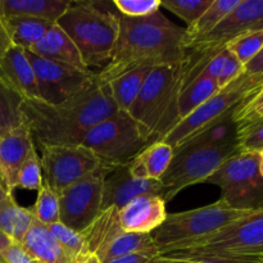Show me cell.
Masks as SVG:
<instances>
[{"instance_id": "4316f807", "label": "cell", "mask_w": 263, "mask_h": 263, "mask_svg": "<svg viewBox=\"0 0 263 263\" xmlns=\"http://www.w3.org/2000/svg\"><path fill=\"white\" fill-rule=\"evenodd\" d=\"M33 221L35 217L31 208L21 207L13 195L0 204V230L14 243L23 240Z\"/></svg>"}, {"instance_id": "f907efd6", "label": "cell", "mask_w": 263, "mask_h": 263, "mask_svg": "<svg viewBox=\"0 0 263 263\" xmlns=\"http://www.w3.org/2000/svg\"><path fill=\"white\" fill-rule=\"evenodd\" d=\"M185 263H192V262H185Z\"/></svg>"}, {"instance_id": "f6af8a7d", "label": "cell", "mask_w": 263, "mask_h": 263, "mask_svg": "<svg viewBox=\"0 0 263 263\" xmlns=\"http://www.w3.org/2000/svg\"><path fill=\"white\" fill-rule=\"evenodd\" d=\"M13 243H14V241H13L7 234H4L2 230H0V253L4 252L7 248H9Z\"/></svg>"}, {"instance_id": "1f68e13d", "label": "cell", "mask_w": 263, "mask_h": 263, "mask_svg": "<svg viewBox=\"0 0 263 263\" xmlns=\"http://www.w3.org/2000/svg\"><path fill=\"white\" fill-rule=\"evenodd\" d=\"M35 220L43 225L49 226L59 222V197L44 182L37 190V197L33 207L31 208Z\"/></svg>"}, {"instance_id": "5bb4252c", "label": "cell", "mask_w": 263, "mask_h": 263, "mask_svg": "<svg viewBox=\"0 0 263 263\" xmlns=\"http://www.w3.org/2000/svg\"><path fill=\"white\" fill-rule=\"evenodd\" d=\"M27 57L32 64L37 85L39 99L48 104H58L86 87L97 73L76 67L40 58L31 51Z\"/></svg>"}, {"instance_id": "74e56055", "label": "cell", "mask_w": 263, "mask_h": 263, "mask_svg": "<svg viewBox=\"0 0 263 263\" xmlns=\"http://www.w3.org/2000/svg\"><path fill=\"white\" fill-rule=\"evenodd\" d=\"M239 152L259 153L263 151V118L238 127Z\"/></svg>"}, {"instance_id": "8fae6325", "label": "cell", "mask_w": 263, "mask_h": 263, "mask_svg": "<svg viewBox=\"0 0 263 263\" xmlns=\"http://www.w3.org/2000/svg\"><path fill=\"white\" fill-rule=\"evenodd\" d=\"M253 91L251 79L247 73L234 80L228 86L220 89L217 94L203 103L199 108L190 113L187 117L177 122L161 141L172 146L174 152L181 148L185 143L197 136L210 126L222 118L233 115L234 109L249 97Z\"/></svg>"}, {"instance_id": "30bf717a", "label": "cell", "mask_w": 263, "mask_h": 263, "mask_svg": "<svg viewBox=\"0 0 263 263\" xmlns=\"http://www.w3.org/2000/svg\"><path fill=\"white\" fill-rule=\"evenodd\" d=\"M236 153H239L238 144L185 148L174 153L168 168L161 177L163 200L168 202L186 187L205 182L226 159Z\"/></svg>"}, {"instance_id": "ac0fdd59", "label": "cell", "mask_w": 263, "mask_h": 263, "mask_svg": "<svg viewBox=\"0 0 263 263\" xmlns=\"http://www.w3.org/2000/svg\"><path fill=\"white\" fill-rule=\"evenodd\" d=\"M0 76L23 99H39L37 85L27 50L12 45L0 57Z\"/></svg>"}, {"instance_id": "ee69618b", "label": "cell", "mask_w": 263, "mask_h": 263, "mask_svg": "<svg viewBox=\"0 0 263 263\" xmlns=\"http://www.w3.org/2000/svg\"><path fill=\"white\" fill-rule=\"evenodd\" d=\"M69 263H102V261H100L97 254L84 252V253H80L76 257H73Z\"/></svg>"}, {"instance_id": "9a60e30c", "label": "cell", "mask_w": 263, "mask_h": 263, "mask_svg": "<svg viewBox=\"0 0 263 263\" xmlns=\"http://www.w3.org/2000/svg\"><path fill=\"white\" fill-rule=\"evenodd\" d=\"M163 194L161 180H145L133 176L127 166L116 167L105 177L103 186L102 211L108 208H122L135 198L141 195Z\"/></svg>"}, {"instance_id": "f35d334b", "label": "cell", "mask_w": 263, "mask_h": 263, "mask_svg": "<svg viewBox=\"0 0 263 263\" xmlns=\"http://www.w3.org/2000/svg\"><path fill=\"white\" fill-rule=\"evenodd\" d=\"M112 4L121 15L130 18L146 17L161 9V0H115Z\"/></svg>"}, {"instance_id": "836d02e7", "label": "cell", "mask_w": 263, "mask_h": 263, "mask_svg": "<svg viewBox=\"0 0 263 263\" xmlns=\"http://www.w3.org/2000/svg\"><path fill=\"white\" fill-rule=\"evenodd\" d=\"M226 48L246 66L263 49V30L246 33L229 43Z\"/></svg>"}, {"instance_id": "8992f818", "label": "cell", "mask_w": 263, "mask_h": 263, "mask_svg": "<svg viewBox=\"0 0 263 263\" xmlns=\"http://www.w3.org/2000/svg\"><path fill=\"white\" fill-rule=\"evenodd\" d=\"M145 128L130 113L116 110L85 135L82 145L109 168L127 166L145 146L152 144Z\"/></svg>"}, {"instance_id": "d4e9b609", "label": "cell", "mask_w": 263, "mask_h": 263, "mask_svg": "<svg viewBox=\"0 0 263 263\" xmlns=\"http://www.w3.org/2000/svg\"><path fill=\"white\" fill-rule=\"evenodd\" d=\"M218 91H220V86L216 80H213L203 71L193 77L189 82H186L179 95V100H177L179 121L187 117L190 113L194 112L197 108H199L203 103L207 102Z\"/></svg>"}, {"instance_id": "d6a6232c", "label": "cell", "mask_w": 263, "mask_h": 263, "mask_svg": "<svg viewBox=\"0 0 263 263\" xmlns=\"http://www.w3.org/2000/svg\"><path fill=\"white\" fill-rule=\"evenodd\" d=\"M212 3L213 0H162L161 8L184 20L189 27L202 17Z\"/></svg>"}, {"instance_id": "9c48e42d", "label": "cell", "mask_w": 263, "mask_h": 263, "mask_svg": "<svg viewBox=\"0 0 263 263\" xmlns=\"http://www.w3.org/2000/svg\"><path fill=\"white\" fill-rule=\"evenodd\" d=\"M205 182L220 187V199L235 210H263V177L258 153L234 154Z\"/></svg>"}, {"instance_id": "7dc6e473", "label": "cell", "mask_w": 263, "mask_h": 263, "mask_svg": "<svg viewBox=\"0 0 263 263\" xmlns=\"http://www.w3.org/2000/svg\"><path fill=\"white\" fill-rule=\"evenodd\" d=\"M253 259L256 262H258V263H263V249H262V251H259L258 253L254 254Z\"/></svg>"}, {"instance_id": "b9f144b4", "label": "cell", "mask_w": 263, "mask_h": 263, "mask_svg": "<svg viewBox=\"0 0 263 263\" xmlns=\"http://www.w3.org/2000/svg\"><path fill=\"white\" fill-rule=\"evenodd\" d=\"M263 72V49L249 62L248 64L244 66V73L253 74V73H262Z\"/></svg>"}, {"instance_id": "d6986e66", "label": "cell", "mask_w": 263, "mask_h": 263, "mask_svg": "<svg viewBox=\"0 0 263 263\" xmlns=\"http://www.w3.org/2000/svg\"><path fill=\"white\" fill-rule=\"evenodd\" d=\"M27 51H31L40 58L68 64L82 71H91L85 64L77 46L69 39V36L59 27L58 23H53L43 36V39Z\"/></svg>"}, {"instance_id": "816d5d0a", "label": "cell", "mask_w": 263, "mask_h": 263, "mask_svg": "<svg viewBox=\"0 0 263 263\" xmlns=\"http://www.w3.org/2000/svg\"><path fill=\"white\" fill-rule=\"evenodd\" d=\"M0 180H2V177H0ZM2 182H3V180H2Z\"/></svg>"}, {"instance_id": "f546056e", "label": "cell", "mask_w": 263, "mask_h": 263, "mask_svg": "<svg viewBox=\"0 0 263 263\" xmlns=\"http://www.w3.org/2000/svg\"><path fill=\"white\" fill-rule=\"evenodd\" d=\"M203 72L216 80L222 89L244 73V66L228 48H223L208 59Z\"/></svg>"}, {"instance_id": "e575fe53", "label": "cell", "mask_w": 263, "mask_h": 263, "mask_svg": "<svg viewBox=\"0 0 263 263\" xmlns=\"http://www.w3.org/2000/svg\"><path fill=\"white\" fill-rule=\"evenodd\" d=\"M44 185L43 168L37 148H33L28 154L27 159L22 164L18 174L17 187L26 190H39Z\"/></svg>"}, {"instance_id": "7a4b0ae2", "label": "cell", "mask_w": 263, "mask_h": 263, "mask_svg": "<svg viewBox=\"0 0 263 263\" xmlns=\"http://www.w3.org/2000/svg\"><path fill=\"white\" fill-rule=\"evenodd\" d=\"M118 37L109 63L98 72L108 85L116 77L138 67H158L181 63L186 57L185 28L170 21L161 10L141 18L118 13Z\"/></svg>"}, {"instance_id": "3957f363", "label": "cell", "mask_w": 263, "mask_h": 263, "mask_svg": "<svg viewBox=\"0 0 263 263\" xmlns=\"http://www.w3.org/2000/svg\"><path fill=\"white\" fill-rule=\"evenodd\" d=\"M263 249V210L253 211L217 233L159 254L184 262L258 263L254 254Z\"/></svg>"}, {"instance_id": "5b68a950", "label": "cell", "mask_w": 263, "mask_h": 263, "mask_svg": "<svg viewBox=\"0 0 263 263\" xmlns=\"http://www.w3.org/2000/svg\"><path fill=\"white\" fill-rule=\"evenodd\" d=\"M184 61L154 67L128 112L145 128L152 141L161 140L179 121L177 100L187 80Z\"/></svg>"}, {"instance_id": "8d00e7d4", "label": "cell", "mask_w": 263, "mask_h": 263, "mask_svg": "<svg viewBox=\"0 0 263 263\" xmlns=\"http://www.w3.org/2000/svg\"><path fill=\"white\" fill-rule=\"evenodd\" d=\"M46 228L49 229V231L53 234L54 238L58 240V243L63 247L64 251H66L72 258L76 257L77 254L84 253L85 252V241L81 233H77V231L67 228L66 225H63V223L61 222V221L53 223V225L46 226Z\"/></svg>"}, {"instance_id": "ab89813d", "label": "cell", "mask_w": 263, "mask_h": 263, "mask_svg": "<svg viewBox=\"0 0 263 263\" xmlns=\"http://www.w3.org/2000/svg\"><path fill=\"white\" fill-rule=\"evenodd\" d=\"M0 263H39L21 246L20 243H13L9 248L0 253Z\"/></svg>"}, {"instance_id": "ba28073f", "label": "cell", "mask_w": 263, "mask_h": 263, "mask_svg": "<svg viewBox=\"0 0 263 263\" xmlns=\"http://www.w3.org/2000/svg\"><path fill=\"white\" fill-rule=\"evenodd\" d=\"M263 30V0H240L238 7L229 13L210 33L195 41L187 49V80L203 71L208 59L235 39Z\"/></svg>"}, {"instance_id": "f1b7e54d", "label": "cell", "mask_w": 263, "mask_h": 263, "mask_svg": "<svg viewBox=\"0 0 263 263\" xmlns=\"http://www.w3.org/2000/svg\"><path fill=\"white\" fill-rule=\"evenodd\" d=\"M229 144H238V126L234 122L233 115L222 118L216 122L215 125L210 126L202 133L198 134L187 143H185L181 148L176 152L185 148H199V146H222ZM174 152V153H176Z\"/></svg>"}, {"instance_id": "60d3db41", "label": "cell", "mask_w": 263, "mask_h": 263, "mask_svg": "<svg viewBox=\"0 0 263 263\" xmlns=\"http://www.w3.org/2000/svg\"><path fill=\"white\" fill-rule=\"evenodd\" d=\"M158 256V248H152L145 249V251L135 252V253L125 254V256L121 257H116V258L108 259V261H104L102 263H149Z\"/></svg>"}, {"instance_id": "6da1fadb", "label": "cell", "mask_w": 263, "mask_h": 263, "mask_svg": "<svg viewBox=\"0 0 263 263\" xmlns=\"http://www.w3.org/2000/svg\"><path fill=\"white\" fill-rule=\"evenodd\" d=\"M117 110L108 85L95 79L64 102L23 99L21 115L36 146L80 145L85 135Z\"/></svg>"}, {"instance_id": "cb8c5ba5", "label": "cell", "mask_w": 263, "mask_h": 263, "mask_svg": "<svg viewBox=\"0 0 263 263\" xmlns=\"http://www.w3.org/2000/svg\"><path fill=\"white\" fill-rule=\"evenodd\" d=\"M0 20L4 23V27L13 45L20 46L25 50H30L36 43H39L54 23L50 21L23 17V15L5 17Z\"/></svg>"}, {"instance_id": "7c38bea8", "label": "cell", "mask_w": 263, "mask_h": 263, "mask_svg": "<svg viewBox=\"0 0 263 263\" xmlns=\"http://www.w3.org/2000/svg\"><path fill=\"white\" fill-rule=\"evenodd\" d=\"M40 152L44 182L58 195L103 166L97 156L82 144L43 146Z\"/></svg>"}, {"instance_id": "277c9868", "label": "cell", "mask_w": 263, "mask_h": 263, "mask_svg": "<svg viewBox=\"0 0 263 263\" xmlns=\"http://www.w3.org/2000/svg\"><path fill=\"white\" fill-rule=\"evenodd\" d=\"M110 7L107 2H72L57 21L89 69L104 68L112 58L120 25L118 12Z\"/></svg>"}, {"instance_id": "bcb514c9", "label": "cell", "mask_w": 263, "mask_h": 263, "mask_svg": "<svg viewBox=\"0 0 263 263\" xmlns=\"http://www.w3.org/2000/svg\"><path fill=\"white\" fill-rule=\"evenodd\" d=\"M12 193L8 192V189L5 187V185L3 184L2 180H0V204H2L3 202H5V200L8 199V198L12 197Z\"/></svg>"}, {"instance_id": "44dd1931", "label": "cell", "mask_w": 263, "mask_h": 263, "mask_svg": "<svg viewBox=\"0 0 263 263\" xmlns=\"http://www.w3.org/2000/svg\"><path fill=\"white\" fill-rule=\"evenodd\" d=\"M118 220V208L112 207L100 212L94 222L82 231L85 241V252L103 256L108 247L123 233Z\"/></svg>"}, {"instance_id": "52a82bcc", "label": "cell", "mask_w": 263, "mask_h": 263, "mask_svg": "<svg viewBox=\"0 0 263 263\" xmlns=\"http://www.w3.org/2000/svg\"><path fill=\"white\" fill-rule=\"evenodd\" d=\"M253 211L235 210L218 199L212 204L167 215L164 222L152 233L159 254L182 244L205 238Z\"/></svg>"}, {"instance_id": "ffe728a7", "label": "cell", "mask_w": 263, "mask_h": 263, "mask_svg": "<svg viewBox=\"0 0 263 263\" xmlns=\"http://www.w3.org/2000/svg\"><path fill=\"white\" fill-rule=\"evenodd\" d=\"M20 244L39 263H69L72 259L49 229L37 220L33 221Z\"/></svg>"}, {"instance_id": "4dcf8cb0", "label": "cell", "mask_w": 263, "mask_h": 263, "mask_svg": "<svg viewBox=\"0 0 263 263\" xmlns=\"http://www.w3.org/2000/svg\"><path fill=\"white\" fill-rule=\"evenodd\" d=\"M23 98L0 76V135L22 125L21 105Z\"/></svg>"}, {"instance_id": "7402d4cb", "label": "cell", "mask_w": 263, "mask_h": 263, "mask_svg": "<svg viewBox=\"0 0 263 263\" xmlns=\"http://www.w3.org/2000/svg\"><path fill=\"white\" fill-rule=\"evenodd\" d=\"M174 158V149L164 141H153L128 164L131 175L138 179L161 180Z\"/></svg>"}, {"instance_id": "d590c367", "label": "cell", "mask_w": 263, "mask_h": 263, "mask_svg": "<svg viewBox=\"0 0 263 263\" xmlns=\"http://www.w3.org/2000/svg\"><path fill=\"white\" fill-rule=\"evenodd\" d=\"M263 118V89L243 100L233 112V120L238 127L249 125Z\"/></svg>"}, {"instance_id": "c3c4849f", "label": "cell", "mask_w": 263, "mask_h": 263, "mask_svg": "<svg viewBox=\"0 0 263 263\" xmlns=\"http://www.w3.org/2000/svg\"><path fill=\"white\" fill-rule=\"evenodd\" d=\"M258 156H259V172H261V175L263 177V151L259 152Z\"/></svg>"}, {"instance_id": "681fc988", "label": "cell", "mask_w": 263, "mask_h": 263, "mask_svg": "<svg viewBox=\"0 0 263 263\" xmlns=\"http://www.w3.org/2000/svg\"><path fill=\"white\" fill-rule=\"evenodd\" d=\"M192 263H225V262H212V261H199V262H192Z\"/></svg>"}, {"instance_id": "83f0119b", "label": "cell", "mask_w": 263, "mask_h": 263, "mask_svg": "<svg viewBox=\"0 0 263 263\" xmlns=\"http://www.w3.org/2000/svg\"><path fill=\"white\" fill-rule=\"evenodd\" d=\"M239 3L240 0H213L210 8L202 14V17L192 26L185 28L184 44L186 50L192 44H194L195 41L210 33L213 28L217 27L221 21L238 7Z\"/></svg>"}, {"instance_id": "2e32d148", "label": "cell", "mask_w": 263, "mask_h": 263, "mask_svg": "<svg viewBox=\"0 0 263 263\" xmlns=\"http://www.w3.org/2000/svg\"><path fill=\"white\" fill-rule=\"evenodd\" d=\"M35 146L32 135L25 123L0 135V177L12 194L17 189L21 167Z\"/></svg>"}, {"instance_id": "7bdbcfd3", "label": "cell", "mask_w": 263, "mask_h": 263, "mask_svg": "<svg viewBox=\"0 0 263 263\" xmlns=\"http://www.w3.org/2000/svg\"><path fill=\"white\" fill-rule=\"evenodd\" d=\"M12 45L13 44L12 41H10L9 36H8L7 30H5L4 27V23L0 20V57H2Z\"/></svg>"}, {"instance_id": "4fadbf2b", "label": "cell", "mask_w": 263, "mask_h": 263, "mask_svg": "<svg viewBox=\"0 0 263 263\" xmlns=\"http://www.w3.org/2000/svg\"><path fill=\"white\" fill-rule=\"evenodd\" d=\"M113 168L99 170L64 189L59 197V221L67 228L82 233L102 212L103 186Z\"/></svg>"}, {"instance_id": "484cf974", "label": "cell", "mask_w": 263, "mask_h": 263, "mask_svg": "<svg viewBox=\"0 0 263 263\" xmlns=\"http://www.w3.org/2000/svg\"><path fill=\"white\" fill-rule=\"evenodd\" d=\"M152 69L153 67H138L116 77L108 84L110 97L118 110L130 112L134 103L138 99L144 81Z\"/></svg>"}, {"instance_id": "603a6c76", "label": "cell", "mask_w": 263, "mask_h": 263, "mask_svg": "<svg viewBox=\"0 0 263 263\" xmlns=\"http://www.w3.org/2000/svg\"><path fill=\"white\" fill-rule=\"evenodd\" d=\"M71 3V0H0V18L23 15L55 23Z\"/></svg>"}, {"instance_id": "e0dca14e", "label": "cell", "mask_w": 263, "mask_h": 263, "mask_svg": "<svg viewBox=\"0 0 263 263\" xmlns=\"http://www.w3.org/2000/svg\"><path fill=\"white\" fill-rule=\"evenodd\" d=\"M167 215L166 202L158 195H141L118 210L121 228L136 234H152L164 222Z\"/></svg>"}]
</instances>
